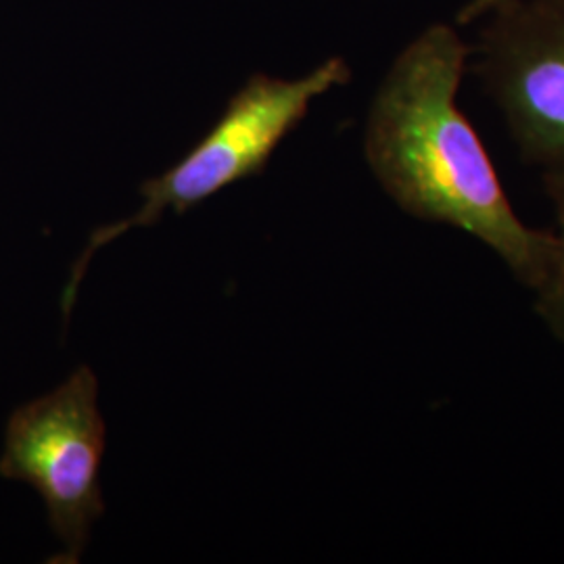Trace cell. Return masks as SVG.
<instances>
[{
  "mask_svg": "<svg viewBox=\"0 0 564 564\" xmlns=\"http://www.w3.org/2000/svg\"><path fill=\"white\" fill-rule=\"evenodd\" d=\"M468 57L449 23L426 28L403 48L368 113L366 162L405 214L484 242L535 293L550 274L556 239L517 216L484 141L458 107Z\"/></svg>",
  "mask_w": 564,
  "mask_h": 564,
  "instance_id": "cell-1",
  "label": "cell"
},
{
  "mask_svg": "<svg viewBox=\"0 0 564 564\" xmlns=\"http://www.w3.org/2000/svg\"><path fill=\"white\" fill-rule=\"evenodd\" d=\"M351 78L341 57H330L295 80L256 74L230 97L223 116L181 162L162 176L142 182L141 209L120 223L102 226L90 235L86 249L72 268L63 295L65 316L76 302L78 286L93 256L132 228L162 220L165 212L181 216L212 199L230 184L258 176L281 142L302 123L310 105Z\"/></svg>",
  "mask_w": 564,
  "mask_h": 564,
  "instance_id": "cell-2",
  "label": "cell"
},
{
  "mask_svg": "<svg viewBox=\"0 0 564 564\" xmlns=\"http://www.w3.org/2000/svg\"><path fill=\"white\" fill-rule=\"evenodd\" d=\"M99 383L88 366L59 387L20 405L4 429L0 477L30 485L46 506L63 544L55 563H78L90 529L102 514L105 421Z\"/></svg>",
  "mask_w": 564,
  "mask_h": 564,
  "instance_id": "cell-3",
  "label": "cell"
},
{
  "mask_svg": "<svg viewBox=\"0 0 564 564\" xmlns=\"http://www.w3.org/2000/svg\"><path fill=\"white\" fill-rule=\"evenodd\" d=\"M484 20L477 76L524 162L564 178V0H506Z\"/></svg>",
  "mask_w": 564,
  "mask_h": 564,
  "instance_id": "cell-4",
  "label": "cell"
},
{
  "mask_svg": "<svg viewBox=\"0 0 564 564\" xmlns=\"http://www.w3.org/2000/svg\"><path fill=\"white\" fill-rule=\"evenodd\" d=\"M544 186L556 216V253L547 279L535 291V312L547 330L564 343V178H544Z\"/></svg>",
  "mask_w": 564,
  "mask_h": 564,
  "instance_id": "cell-5",
  "label": "cell"
},
{
  "mask_svg": "<svg viewBox=\"0 0 564 564\" xmlns=\"http://www.w3.org/2000/svg\"><path fill=\"white\" fill-rule=\"evenodd\" d=\"M502 2H506V0H468V4L463 7V11L458 13L456 21L460 25H466V23H473V21L484 20L489 11H494Z\"/></svg>",
  "mask_w": 564,
  "mask_h": 564,
  "instance_id": "cell-6",
  "label": "cell"
}]
</instances>
